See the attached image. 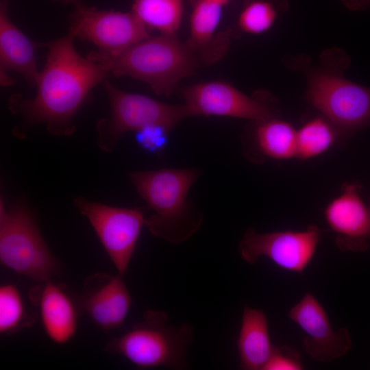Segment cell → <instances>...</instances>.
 <instances>
[{"mask_svg": "<svg viewBox=\"0 0 370 370\" xmlns=\"http://www.w3.org/2000/svg\"><path fill=\"white\" fill-rule=\"evenodd\" d=\"M288 317L304 332V350L317 362L340 358L352 347L348 330L341 328L335 331L324 308L310 293L292 307Z\"/></svg>", "mask_w": 370, "mask_h": 370, "instance_id": "12", "label": "cell"}, {"mask_svg": "<svg viewBox=\"0 0 370 370\" xmlns=\"http://www.w3.org/2000/svg\"><path fill=\"white\" fill-rule=\"evenodd\" d=\"M0 261L4 267L38 282H45L60 273V264L24 197L8 208L1 199Z\"/></svg>", "mask_w": 370, "mask_h": 370, "instance_id": "5", "label": "cell"}, {"mask_svg": "<svg viewBox=\"0 0 370 370\" xmlns=\"http://www.w3.org/2000/svg\"><path fill=\"white\" fill-rule=\"evenodd\" d=\"M212 1L217 2L223 5V4L226 3L229 0H212Z\"/></svg>", "mask_w": 370, "mask_h": 370, "instance_id": "27", "label": "cell"}, {"mask_svg": "<svg viewBox=\"0 0 370 370\" xmlns=\"http://www.w3.org/2000/svg\"><path fill=\"white\" fill-rule=\"evenodd\" d=\"M321 233L314 225L302 231L267 233L249 227L241 239L238 249L242 258L249 264L265 256L284 270L301 273L314 256Z\"/></svg>", "mask_w": 370, "mask_h": 370, "instance_id": "10", "label": "cell"}, {"mask_svg": "<svg viewBox=\"0 0 370 370\" xmlns=\"http://www.w3.org/2000/svg\"><path fill=\"white\" fill-rule=\"evenodd\" d=\"M74 204L89 221L118 273L124 275L145 224V211L77 197Z\"/></svg>", "mask_w": 370, "mask_h": 370, "instance_id": "8", "label": "cell"}, {"mask_svg": "<svg viewBox=\"0 0 370 370\" xmlns=\"http://www.w3.org/2000/svg\"><path fill=\"white\" fill-rule=\"evenodd\" d=\"M171 131L163 125H149L135 132V140L146 152L162 156L168 146Z\"/></svg>", "mask_w": 370, "mask_h": 370, "instance_id": "24", "label": "cell"}, {"mask_svg": "<svg viewBox=\"0 0 370 370\" xmlns=\"http://www.w3.org/2000/svg\"><path fill=\"white\" fill-rule=\"evenodd\" d=\"M110 111L97 123V145L105 152L114 150L122 136L149 125L160 124L170 130L189 116L185 105H173L149 97L129 93L114 86L107 79L103 82Z\"/></svg>", "mask_w": 370, "mask_h": 370, "instance_id": "7", "label": "cell"}, {"mask_svg": "<svg viewBox=\"0 0 370 370\" xmlns=\"http://www.w3.org/2000/svg\"><path fill=\"white\" fill-rule=\"evenodd\" d=\"M303 367L298 352L288 346L274 345L263 370H301Z\"/></svg>", "mask_w": 370, "mask_h": 370, "instance_id": "25", "label": "cell"}, {"mask_svg": "<svg viewBox=\"0 0 370 370\" xmlns=\"http://www.w3.org/2000/svg\"><path fill=\"white\" fill-rule=\"evenodd\" d=\"M123 275L99 273L85 282L79 305L103 330L121 327L130 311L132 299Z\"/></svg>", "mask_w": 370, "mask_h": 370, "instance_id": "14", "label": "cell"}, {"mask_svg": "<svg viewBox=\"0 0 370 370\" xmlns=\"http://www.w3.org/2000/svg\"><path fill=\"white\" fill-rule=\"evenodd\" d=\"M236 346L241 369H264L274 345L271 342L268 320L263 310L244 306Z\"/></svg>", "mask_w": 370, "mask_h": 370, "instance_id": "18", "label": "cell"}, {"mask_svg": "<svg viewBox=\"0 0 370 370\" xmlns=\"http://www.w3.org/2000/svg\"><path fill=\"white\" fill-rule=\"evenodd\" d=\"M223 5L212 0H197L190 21V35L186 45L206 62L218 60L225 47L214 45L215 32L222 14Z\"/></svg>", "mask_w": 370, "mask_h": 370, "instance_id": "19", "label": "cell"}, {"mask_svg": "<svg viewBox=\"0 0 370 370\" xmlns=\"http://www.w3.org/2000/svg\"><path fill=\"white\" fill-rule=\"evenodd\" d=\"M37 304L43 329L56 344L69 342L77 328V313L66 293L50 280L38 289Z\"/></svg>", "mask_w": 370, "mask_h": 370, "instance_id": "17", "label": "cell"}, {"mask_svg": "<svg viewBox=\"0 0 370 370\" xmlns=\"http://www.w3.org/2000/svg\"><path fill=\"white\" fill-rule=\"evenodd\" d=\"M70 33L42 43L47 49L46 60L36 83L34 97L15 94L8 108L21 116L25 129L45 125L53 136H68L76 126L74 119L94 87L110 75L100 63L79 55Z\"/></svg>", "mask_w": 370, "mask_h": 370, "instance_id": "1", "label": "cell"}, {"mask_svg": "<svg viewBox=\"0 0 370 370\" xmlns=\"http://www.w3.org/2000/svg\"><path fill=\"white\" fill-rule=\"evenodd\" d=\"M25 318V307L18 289L10 284L0 287V332L18 328Z\"/></svg>", "mask_w": 370, "mask_h": 370, "instance_id": "23", "label": "cell"}, {"mask_svg": "<svg viewBox=\"0 0 370 370\" xmlns=\"http://www.w3.org/2000/svg\"><path fill=\"white\" fill-rule=\"evenodd\" d=\"M74 38L95 45L98 53L113 56L150 36L149 29L132 12L99 10L83 3L69 16Z\"/></svg>", "mask_w": 370, "mask_h": 370, "instance_id": "9", "label": "cell"}, {"mask_svg": "<svg viewBox=\"0 0 370 370\" xmlns=\"http://www.w3.org/2000/svg\"><path fill=\"white\" fill-rule=\"evenodd\" d=\"M340 134L323 115L307 121L297 130L296 158L306 160L328 150Z\"/></svg>", "mask_w": 370, "mask_h": 370, "instance_id": "21", "label": "cell"}, {"mask_svg": "<svg viewBox=\"0 0 370 370\" xmlns=\"http://www.w3.org/2000/svg\"><path fill=\"white\" fill-rule=\"evenodd\" d=\"M193 341V328L189 323L169 325L166 312L148 310L142 321L112 339L105 349L125 358L140 369H184L188 367L186 354Z\"/></svg>", "mask_w": 370, "mask_h": 370, "instance_id": "4", "label": "cell"}, {"mask_svg": "<svg viewBox=\"0 0 370 370\" xmlns=\"http://www.w3.org/2000/svg\"><path fill=\"white\" fill-rule=\"evenodd\" d=\"M62 5H73L74 6L82 3V0H52Z\"/></svg>", "mask_w": 370, "mask_h": 370, "instance_id": "26", "label": "cell"}, {"mask_svg": "<svg viewBox=\"0 0 370 370\" xmlns=\"http://www.w3.org/2000/svg\"><path fill=\"white\" fill-rule=\"evenodd\" d=\"M132 12L149 29L175 35L183 14L182 0H134Z\"/></svg>", "mask_w": 370, "mask_h": 370, "instance_id": "20", "label": "cell"}, {"mask_svg": "<svg viewBox=\"0 0 370 370\" xmlns=\"http://www.w3.org/2000/svg\"><path fill=\"white\" fill-rule=\"evenodd\" d=\"M42 43L31 40L11 21L7 0L0 1L1 74L14 71L31 86L36 85L38 70L36 50Z\"/></svg>", "mask_w": 370, "mask_h": 370, "instance_id": "15", "label": "cell"}, {"mask_svg": "<svg viewBox=\"0 0 370 370\" xmlns=\"http://www.w3.org/2000/svg\"><path fill=\"white\" fill-rule=\"evenodd\" d=\"M201 175L195 168H162L130 172L128 177L151 213L145 216L148 231L173 244L191 237L200 227L203 214L188 198Z\"/></svg>", "mask_w": 370, "mask_h": 370, "instance_id": "2", "label": "cell"}, {"mask_svg": "<svg viewBox=\"0 0 370 370\" xmlns=\"http://www.w3.org/2000/svg\"><path fill=\"white\" fill-rule=\"evenodd\" d=\"M88 58L116 77L140 80L158 95L169 96L178 82L197 66V56L176 35L162 34L143 40L113 56L90 52Z\"/></svg>", "mask_w": 370, "mask_h": 370, "instance_id": "3", "label": "cell"}, {"mask_svg": "<svg viewBox=\"0 0 370 370\" xmlns=\"http://www.w3.org/2000/svg\"><path fill=\"white\" fill-rule=\"evenodd\" d=\"M189 116H221L259 121L276 116L271 101L249 96L221 81L202 82L182 91Z\"/></svg>", "mask_w": 370, "mask_h": 370, "instance_id": "11", "label": "cell"}, {"mask_svg": "<svg viewBox=\"0 0 370 370\" xmlns=\"http://www.w3.org/2000/svg\"><path fill=\"white\" fill-rule=\"evenodd\" d=\"M365 0H361V1H364ZM367 1H369V0H366ZM357 1H358V0H357ZM357 5H358V2H357ZM357 5H356V7H357Z\"/></svg>", "mask_w": 370, "mask_h": 370, "instance_id": "28", "label": "cell"}, {"mask_svg": "<svg viewBox=\"0 0 370 370\" xmlns=\"http://www.w3.org/2000/svg\"><path fill=\"white\" fill-rule=\"evenodd\" d=\"M307 101L347 137L370 126V88L345 78L341 69L308 73Z\"/></svg>", "mask_w": 370, "mask_h": 370, "instance_id": "6", "label": "cell"}, {"mask_svg": "<svg viewBox=\"0 0 370 370\" xmlns=\"http://www.w3.org/2000/svg\"><path fill=\"white\" fill-rule=\"evenodd\" d=\"M361 186L345 183L341 193L325 206L323 216L335 234V243L341 251L362 252L370 241V208L360 195Z\"/></svg>", "mask_w": 370, "mask_h": 370, "instance_id": "13", "label": "cell"}, {"mask_svg": "<svg viewBox=\"0 0 370 370\" xmlns=\"http://www.w3.org/2000/svg\"><path fill=\"white\" fill-rule=\"evenodd\" d=\"M251 136L244 140V151L252 162L265 158L286 160L296 158L297 130L277 116L256 121Z\"/></svg>", "mask_w": 370, "mask_h": 370, "instance_id": "16", "label": "cell"}, {"mask_svg": "<svg viewBox=\"0 0 370 370\" xmlns=\"http://www.w3.org/2000/svg\"><path fill=\"white\" fill-rule=\"evenodd\" d=\"M278 14L272 2L268 0L252 1L241 12L238 25L245 33L260 34L271 29Z\"/></svg>", "mask_w": 370, "mask_h": 370, "instance_id": "22", "label": "cell"}]
</instances>
